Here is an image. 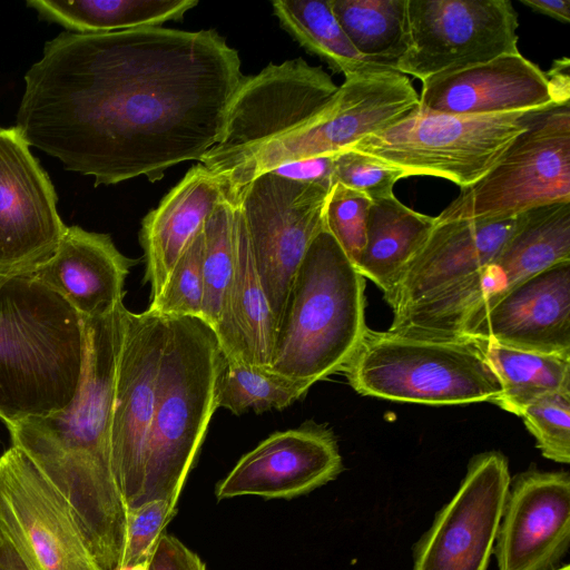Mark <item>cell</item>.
Wrapping results in <instances>:
<instances>
[{
	"label": "cell",
	"mask_w": 570,
	"mask_h": 570,
	"mask_svg": "<svg viewBox=\"0 0 570 570\" xmlns=\"http://www.w3.org/2000/svg\"><path fill=\"white\" fill-rule=\"evenodd\" d=\"M243 77L215 29L63 31L26 72L14 128L95 186L155 183L218 142Z\"/></svg>",
	"instance_id": "1"
},
{
	"label": "cell",
	"mask_w": 570,
	"mask_h": 570,
	"mask_svg": "<svg viewBox=\"0 0 570 570\" xmlns=\"http://www.w3.org/2000/svg\"><path fill=\"white\" fill-rule=\"evenodd\" d=\"M127 308L85 318V370L72 401L48 415L6 424L18 448L73 512L102 570H121L127 548V505L117 485L110 424Z\"/></svg>",
	"instance_id": "2"
},
{
	"label": "cell",
	"mask_w": 570,
	"mask_h": 570,
	"mask_svg": "<svg viewBox=\"0 0 570 570\" xmlns=\"http://www.w3.org/2000/svg\"><path fill=\"white\" fill-rule=\"evenodd\" d=\"M85 318L32 276L0 275V419L65 409L80 385Z\"/></svg>",
	"instance_id": "3"
},
{
	"label": "cell",
	"mask_w": 570,
	"mask_h": 570,
	"mask_svg": "<svg viewBox=\"0 0 570 570\" xmlns=\"http://www.w3.org/2000/svg\"><path fill=\"white\" fill-rule=\"evenodd\" d=\"M365 278L324 227L298 266L267 370L309 387L342 372L365 331Z\"/></svg>",
	"instance_id": "4"
},
{
	"label": "cell",
	"mask_w": 570,
	"mask_h": 570,
	"mask_svg": "<svg viewBox=\"0 0 570 570\" xmlns=\"http://www.w3.org/2000/svg\"><path fill=\"white\" fill-rule=\"evenodd\" d=\"M141 504L165 500L171 511L217 406L224 363L213 328L198 317H166Z\"/></svg>",
	"instance_id": "5"
},
{
	"label": "cell",
	"mask_w": 570,
	"mask_h": 570,
	"mask_svg": "<svg viewBox=\"0 0 570 570\" xmlns=\"http://www.w3.org/2000/svg\"><path fill=\"white\" fill-rule=\"evenodd\" d=\"M342 372L361 395L432 406L493 403L501 394L481 342L367 327Z\"/></svg>",
	"instance_id": "6"
},
{
	"label": "cell",
	"mask_w": 570,
	"mask_h": 570,
	"mask_svg": "<svg viewBox=\"0 0 570 570\" xmlns=\"http://www.w3.org/2000/svg\"><path fill=\"white\" fill-rule=\"evenodd\" d=\"M570 261V203L530 209L484 266L393 314L390 332L460 338L462 330L510 289L537 273Z\"/></svg>",
	"instance_id": "7"
},
{
	"label": "cell",
	"mask_w": 570,
	"mask_h": 570,
	"mask_svg": "<svg viewBox=\"0 0 570 570\" xmlns=\"http://www.w3.org/2000/svg\"><path fill=\"white\" fill-rule=\"evenodd\" d=\"M410 78L373 66L345 76L328 105L301 127L272 139L216 177L224 197L235 202L256 177L284 164L334 155L399 121L419 106Z\"/></svg>",
	"instance_id": "8"
},
{
	"label": "cell",
	"mask_w": 570,
	"mask_h": 570,
	"mask_svg": "<svg viewBox=\"0 0 570 570\" xmlns=\"http://www.w3.org/2000/svg\"><path fill=\"white\" fill-rule=\"evenodd\" d=\"M542 111L451 115L417 106L345 149L394 167L404 178L434 176L464 188L484 176Z\"/></svg>",
	"instance_id": "9"
},
{
	"label": "cell",
	"mask_w": 570,
	"mask_h": 570,
	"mask_svg": "<svg viewBox=\"0 0 570 570\" xmlns=\"http://www.w3.org/2000/svg\"><path fill=\"white\" fill-rule=\"evenodd\" d=\"M570 203V107L538 114L491 169L435 217L436 223L505 219Z\"/></svg>",
	"instance_id": "10"
},
{
	"label": "cell",
	"mask_w": 570,
	"mask_h": 570,
	"mask_svg": "<svg viewBox=\"0 0 570 570\" xmlns=\"http://www.w3.org/2000/svg\"><path fill=\"white\" fill-rule=\"evenodd\" d=\"M338 90L322 67L303 58L269 63L244 76L226 112L218 142L199 160L215 177L265 142L318 115Z\"/></svg>",
	"instance_id": "11"
},
{
	"label": "cell",
	"mask_w": 570,
	"mask_h": 570,
	"mask_svg": "<svg viewBox=\"0 0 570 570\" xmlns=\"http://www.w3.org/2000/svg\"><path fill=\"white\" fill-rule=\"evenodd\" d=\"M330 190L268 171L250 181L234 202L243 216L276 326L296 271L312 240L324 228Z\"/></svg>",
	"instance_id": "12"
},
{
	"label": "cell",
	"mask_w": 570,
	"mask_h": 570,
	"mask_svg": "<svg viewBox=\"0 0 570 570\" xmlns=\"http://www.w3.org/2000/svg\"><path fill=\"white\" fill-rule=\"evenodd\" d=\"M407 47L394 69L422 82L520 52L510 0H407Z\"/></svg>",
	"instance_id": "13"
},
{
	"label": "cell",
	"mask_w": 570,
	"mask_h": 570,
	"mask_svg": "<svg viewBox=\"0 0 570 570\" xmlns=\"http://www.w3.org/2000/svg\"><path fill=\"white\" fill-rule=\"evenodd\" d=\"M0 530L30 570H102L68 503L13 445L0 455Z\"/></svg>",
	"instance_id": "14"
},
{
	"label": "cell",
	"mask_w": 570,
	"mask_h": 570,
	"mask_svg": "<svg viewBox=\"0 0 570 570\" xmlns=\"http://www.w3.org/2000/svg\"><path fill=\"white\" fill-rule=\"evenodd\" d=\"M167 318L127 311L110 424L111 465L128 508L141 504Z\"/></svg>",
	"instance_id": "15"
},
{
	"label": "cell",
	"mask_w": 570,
	"mask_h": 570,
	"mask_svg": "<svg viewBox=\"0 0 570 570\" xmlns=\"http://www.w3.org/2000/svg\"><path fill=\"white\" fill-rule=\"evenodd\" d=\"M510 482L502 453L474 456L456 493L417 542L412 570H487Z\"/></svg>",
	"instance_id": "16"
},
{
	"label": "cell",
	"mask_w": 570,
	"mask_h": 570,
	"mask_svg": "<svg viewBox=\"0 0 570 570\" xmlns=\"http://www.w3.org/2000/svg\"><path fill=\"white\" fill-rule=\"evenodd\" d=\"M57 200L30 146L0 128V275L29 276L53 255L67 229Z\"/></svg>",
	"instance_id": "17"
},
{
	"label": "cell",
	"mask_w": 570,
	"mask_h": 570,
	"mask_svg": "<svg viewBox=\"0 0 570 570\" xmlns=\"http://www.w3.org/2000/svg\"><path fill=\"white\" fill-rule=\"evenodd\" d=\"M569 544V473L529 470L515 476L493 548L498 569L552 570Z\"/></svg>",
	"instance_id": "18"
},
{
	"label": "cell",
	"mask_w": 570,
	"mask_h": 570,
	"mask_svg": "<svg viewBox=\"0 0 570 570\" xmlns=\"http://www.w3.org/2000/svg\"><path fill=\"white\" fill-rule=\"evenodd\" d=\"M342 469L332 432L303 426L274 433L243 455L215 494L218 500L243 495L292 499L334 480Z\"/></svg>",
	"instance_id": "19"
},
{
	"label": "cell",
	"mask_w": 570,
	"mask_h": 570,
	"mask_svg": "<svg viewBox=\"0 0 570 570\" xmlns=\"http://www.w3.org/2000/svg\"><path fill=\"white\" fill-rule=\"evenodd\" d=\"M460 338L570 357V261L514 286L473 318Z\"/></svg>",
	"instance_id": "20"
},
{
	"label": "cell",
	"mask_w": 570,
	"mask_h": 570,
	"mask_svg": "<svg viewBox=\"0 0 570 570\" xmlns=\"http://www.w3.org/2000/svg\"><path fill=\"white\" fill-rule=\"evenodd\" d=\"M419 100L423 109L451 115L547 110L561 106L548 75L520 52L430 77L422 82Z\"/></svg>",
	"instance_id": "21"
},
{
	"label": "cell",
	"mask_w": 570,
	"mask_h": 570,
	"mask_svg": "<svg viewBox=\"0 0 570 570\" xmlns=\"http://www.w3.org/2000/svg\"><path fill=\"white\" fill-rule=\"evenodd\" d=\"M519 216L436 223L385 298L393 314L471 275L501 249Z\"/></svg>",
	"instance_id": "22"
},
{
	"label": "cell",
	"mask_w": 570,
	"mask_h": 570,
	"mask_svg": "<svg viewBox=\"0 0 570 570\" xmlns=\"http://www.w3.org/2000/svg\"><path fill=\"white\" fill-rule=\"evenodd\" d=\"M132 264L108 234L67 226L53 255L29 276L61 296L81 317L91 318L124 303Z\"/></svg>",
	"instance_id": "23"
},
{
	"label": "cell",
	"mask_w": 570,
	"mask_h": 570,
	"mask_svg": "<svg viewBox=\"0 0 570 570\" xmlns=\"http://www.w3.org/2000/svg\"><path fill=\"white\" fill-rule=\"evenodd\" d=\"M223 199L218 179L199 163L144 217L139 242L150 301L159 295L176 262L203 233Z\"/></svg>",
	"instance_id": "24"
},
{
	"label": "cell",
	"mask_w": 570,
	"mask_h": 570,
	"mask_svg": "<svg viewBox=\"0 0 570 570\" xmlns=\"http://www.w3.org/2000/svg\"><path fill=\"white\" fill-rule=\"evenodd\" d=\"M235 256L232 284L220 318L213 331L225 361L267 368L276 323L254 264L243 216L236 204Z\"/></svg>",
	"instance_id": "25"
},
{
	"label": "cell",
	"mask_w": 570,
	"mask_h": 570,
	"mask_svg": "<svg viewBox=\"0 0 570 570\" xmlns=\"http://www.w3.org/2000/svg\"><path fill=\"white\" fill-rule=\"evenodd\" d=\"M434 226L435 217L413 210L394 195L373 200L356 269L376 284L385 299Z\"/></svg>",
	"instance_id": "26"
},
{
	"label": "cell",
	"mask_w": 570,
	"mask_h": 570,
	"mask_svg": "<svg viewBox=\"0 0 570 570\" xmlns=\"http://www.w3.org/2000/svg\"><path fill=\"white\" fill-rule=\"evenodd\" d=\"M197 4V0L27 1L43 19L83 35L160 27L181 20Z\"/></svg>",
	"instance_id": "27"
},
{
	"label": "cell",
	"mask_w": 570,
	"mask_h": 570,
	"mask_svg": "<svg viewBox=\"0 0 570 570\" xmlns=\"http://www.w3.org/2000/svg\"><path fill=\"white\" fill-rule=\"evenodd\" d=\"M501 385L493 402L520 416L533 401L552 393H570V357L481 342Z\"/></svg>",
	"instance_id": "28"
},
{
	"label": "cell",
	"mask_w": 570,
	"mask_h": 570,
	"mask_svg": "<svg viewBox=\"0 0 570 570\" xmlns=\"http://www.w3.org/2000/svg\"><path fill=\"white\" fill-rule=\"evenodd\" d=\"M330 4L358 53L394 69L407 47V0H330Z\"/></svg>",
	"instance_id": "29"
},
{
	"label": "cell",
	"mask_w": 570,
	"mask_h": 570,
	"mask_svg": "<svg viewBox=\"0 0 570 570\" xmlns=\"http://www.w3.org/2000/svg\"><path fill=\"white\" fill-rule=\"evenodd\" d=\"M272 7L281 27L333 71L345 77L367 67L382 66L368 62L354 48L333 13L330 0H275Z\"/></svg>",
	"instance_id": "30"
},
{
	"label": "cell",
	"mask_w": 570,
	"mask_h": 570,
	"mask_svg": "<svg viewBox=\"0 0 570 570\" xmlns=\"http://www.w3.org/2000/svg\"><path fill=\"white\" fill-rule=\"evenodd\" d=\"M308 390V385L267 368L224 360L217 381V406L236 415L249 410L255 413L283 410Z\"/></svg>",
	"instance_id": "31"
},
{
	"label": "cell",
	"mask_w": 570,
	"mask_h": 570,
	"mask_svg": "<svg viewBox=\"0 0 570 570\" xmlns=\"http://www.w3.org/2000/svg\"><path fill=\"white\" fill-rule=\"evenodd\" d=\"M202 316L217 325L235 272V204L224 197L204 227Z\"/></svg>",
	"instance_id": "32"
},
{
	"label": "cell",
	"mask_w": 570,
	"mask_h": 570,
	"mask_svg": "<svg viewBox=\"0 0 570 570\" xmlns=\"http://www.w3.org/2000/svg\"><path fill=\"white\" fill-rule=\"evenodd\" d=\"M204 230L185 249L147 311L164 317H198L203 305Z\"/></svg>",
	"instance_id": "33"
},
{
	"label": "cell",
	"mask_w": 570,
	"mask_h": 570,
	"mask_svg": "<svg viewBox=\"0 0 570 570\" xmlns=\"http://www.w3.org/2000/svg\"><path fill=\"white\" fill-rule=\"evenodd\" d=\"M520 417L544 458L570 462V393L544 395L527 405Z\"/></svg>",
	"instance_id": "34"
},
{
	"label": "cell",
	"mask_w": 570,
	"mask_h": 570,
	"mask_svg": "<svg viewBox=\"0 0 570 570\" xmlns=\"http://www.w3.org/2000/svg\"><path fill=\"white\" fill-rule=\"evenodd\" d=\"M372 200L341 184L328 193L324 227L356 267L365 245L366 223Z\"/></svg>",
	"instance_id": "35"
},
{
	"label": "cell",
	"mask_w": 570,
	"mask_h": 570,
	"mask_svg": "<svg viewBox=\"0 0 570 570\" xmlns=\"http://www.w3.org/2000/svg\"><path fill=\"white\" fill-rule=\"evenodd\" d=\"M403 174L360 153L343 149L333 157V185L341 184L372 202L394 195L393 188Z\"/></svg>",
	"instance_id": "36"
},
{
	"label": "cell",
	"mask_w": 570,
	"mask_h": 570,
	"mask_svg": "<svg viewBox=\"0 0 570 570\" xmlns=\"http://www.w3.org/2000/svg\"><path fill=\"white\" fill-rule=\"evenodd\" d=\"M176 512L165 500H150L127 509V548L124 567H134L149 558Z\"/></svg>",
	"instance_id": "37"
},
{
	"label": "cell",
	"mask_w": 570,
	"mask_h": 570,
	"mask_svg": "<svg viewBox=\"0 0 570 570\" xmlns=\"http://www.w3.org/2000/svg\"><path fill=\"white\" fill-rule=\"evenodd\" d=\"M148 570H207L204 561L178 538L163 533L149 558Z\"/></svg>",
	"instance_id": "38"
},
{
	"label": "cell",
	"mask_w": 570,
	"mask_h": 570,
	"mask_svg": "<svg viewBox=\"0 0 570 570\" xmlns=\"http://www.w3.org/2000/svg\"><path fill=\"white\" fill-rule=\"evenodd\" d=\"M333 157L334 155L306 158L278 166L271 173L291 180L332 188Z\"/></svg>",
	"instance_id": "39"
},
{
	"label": "cell",
	"mask_w": 570,
	"mask_h": 570,
	"mask_svg": "<svg viewBox=\"0 0 570 570\" xmlns=\"http://www.w3.org/2000/svg\"><path fill=\"white\" fill-rule=\"evenodd\" d=\"M520 2L535 12L553 18L560 22H570L569 0H520Z\"/></svg>",
	"instance_id": "40"
},
{
	"label": "cell",
	"mask_w": 570,
	"mask_h": 570,
	"mask_svg": "<svg viewBox=\"0 0 570 570\" xmlns=\"http://www.w3.org/2000/svg\"><path fill=\"white\" fill-rule=\"evenodd\" d=\"M0 570H30L12 543L0 530Z\"/></svg>",
	"instance_id": "41"
},
{
	"label": "cell",
	"mask_w": 570,
	"mask_h": 570,
	"mask_svg": "<svg viewBox=\"0 0 570 570\" xmlns=\"http://www.w3.org/2000/svg\"><path fill=\"white\" fill-rule=\"evenodd\" d=\"M552 570H570V567H569V564H563V566L557 567V568H554Z\"/></svg>",
	"instance_id": "42"
}]
</instances>
